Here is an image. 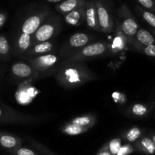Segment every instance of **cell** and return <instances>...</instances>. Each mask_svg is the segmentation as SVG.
Segmentation results:
<instances>
[{
    "instance_id": "6da1fadb",
    "label": "cell",
    "mask_w": 155,
    "mask_h": 155,
    "mask_svg": "<svg viewBox=\"0 0 155 155\" xmlns=\"http://www.w3.org/2000/svg\"><path fill=\"white\" fill-rule=\"evenodd\" d=\"M54 78L61 87L71 90L97 80L98 76L84 62H62L55 71Z\"/></svg>"
},
{
    "instance_id": "7a4b0ae2",
    "label": "cell",
    "mask_w": 155,
    "mask_h": 155,
    "mask_svg": "<svg viewBox=\"0 0 155 155\" xmlns=\"http://www.w3.org/2000/svg\"><path fill=\"white\" fill-rule=\"evenodd\" d=\"M45 119V116L24 113L0 103V124L32 125Z\"/></svg>"
},
{
    "instance_id": "3957f363",
    "label": "cell",
    "mask_w": 155,
    "mask_h": 155,
    "mask_svg": "<svg viewBox=\"0 0 155 155\" xmlns=\"http://www.w3.org/2000/svg\"><path fill=\"white\" fill-rule=\"evenodd\" d=\"M110 49H111L110 44L105 41L89 43L77 53L70 56L62 62H84L85 61L91 60L107 54L110 51Z\"/></svg>"
},
{
    "instance_id": "277c9868",
    "label": "cell",
    "mask_w": 155,
    "mask_h": 155,
    "mask_svg": "<svg viewBox=\"0 0 155 155\" xmlns=\"http://www.w3.org/2000/svg\"><path fill=\"white\" fill-rule=\"evenodd\" d=\"M24 60L39 73V76L47 74L48 71L55 72L62 62L60 56L51 53L28 58Z\"/></svg>"
},
{
    "instance_id": "5b68a950",
    "label": "cell",
    "mask_w": 155,
    "mask_h": 155,
    "mask_svg": "<svg viewBox=\"0 0 155 155\" xmlns=\"http://www.w3.org/2000/svg\"><path fill=\"white\" fill-rule=\"evenodd\" d=\"M62 28L61 21L58 18L46 19L32 35V46L38 43L48 41L60 33Z\"/></svg>"
},
{
    "instance_id": "8992f818",
    "label": "cell",
    "mask_w": 155,
    "mask_h": 155,
    "mask_svg": "<svg viewBox=\"0 0 155 155\" xmlns=\"http://www.w3.org/2000/svg\"><path fill=\"white\" fill-rule=\"evenodd\" d=\"M91 41L90 35L85 33H76L71 35L59 51L62 61L84 47Z\"/></svg>"
},
{
    "instance_id": "52a82bcc",
    "label": "cell",
    "mask_w": 155,
    "mask_h": 155,
    "mask_svg": "<svg viewBox=\"0 0 155 155\" xmlns=\"http://www.w3.org/2000/svg\"><path fill=\"white\" fill-rule=\"evenodd\" d=\"M121 33L126 36L128 43L133 40L139 29L137 21L127 6H124L120 12V22L117 26Z\"/></svg>"
},
{
    "instance_id": "ba28073f",
    "label": "cell",
    "mask_w": 155,
    "mask_h": 155,
    "mask_svg": "<svg viewBox=\"0 0 155 155\" xmlns=\"http://www.w3.org/2000/svg\"><path fill=\"white\" fill-rule=\"evenodd\" d=\"M11 74L19 80H30L40 77L39 73L27 62H15L11 67Z\"/></svg>"
},
{
    "instance_id": "9c48e42d",
    "label": "cell",
    "mask_w": 155,
    "mask_h": 155,
    "mask_svg": "<svg viewBox=\"0 0 155 155\" xmlns=\"http://www.w3.org/2000/svg\"><path fill=\"white\" fill-rule=\"evenodd\" d=\"M48 12H41L35 15H30L23 22L21 27V32L27 34L33 35L42 23L47 19Z\"/></svg>"
},
{
    "instance_id": "30bf717a",
    "label": "cell",
    "mask_w": 155,
    "mask_h": 155,
    "mask_svg": "<svg viewBox=\"0 0 155 155\" xmlns=\"http://www.w3.org/2000/svg\"><path fill=\"white\" fill-rule=\"evenodd\" d=\"M31 46L32 35L21 32L15 37L12 50L15 56L23 58Z\"/></svg>"
},
{
    "instance_id": "8fae6325",
    "label": "cell",
    "mask_w": 155,
    "mask_h": 155,
    "mask_svg": "<svg viewBox=\"0 0 155 155\" xmlns=\"http://www.w3.org/2000/svg\"><path fill=\"white\" fill-rule=\"evenodd\" d=\"M96 8L101 32L111 33L114 30V23L107 9L101 3H98L96 5Z\"/></svg>"
},
{
    "instance_id": "7c38bea8",
    "label": "cell",
    "mask_w": 155,
    "mask_h": 155,
    "mask_svg": "<svg viewBox=\"0 0 155 155\" xmlns=\"http://www.w3.org/2000/svg\"><path fill=\"white\" fill-rule=\"evenodd\" d=\"M54 49V43L51 41H45V42L38 43L34 44L30 48L24 56L23 59H26L28 58L35 57V56H41V55L48 54Z\"/></svg>"
},
{
    "instance_id": "4fadbf2b",
    "label": "cell",
    "mask_w": 155,
    "mask_h": 155,
    "mask_svg": "<svg viewBox=\"0 0 155 155\" xmlns=\"http://www.w3.org/2000/svg\"><path fill=\"white\" fill-rule=\"evenodd\" d=\"M85 21L89 28L95 31L101 32V28L98 23L97 8L92 2H89L86 6V20Z\"/></svg>"
},
{
    "instance_id": "5bb4252c",
    "label": "cell",
    "mask_w": 155,
    "mask_h": 155,
    "mask_svg": "<svg viewBox=\"0 0 155 155\" xmlns=\"http://www.w3.org/2000/svg\"><path fill=\"white\" fill-rule=\"evenodd\" d=\"M22 145V140L20 137L5 132H0V147L11 151Z\"/></svg>"
},
{
    "instance_id": "9a60e30c",
    "label": "cell",
    "mask_w": 155,
    "mask_h": 155,
    "mask_svg": "<svg viewBox=\"0 0 155 155\" xmlns=\"http://www.w3.org/2000/svg\"><path fill=\"white\" fill-rule=\"evenodd\" d=\"M64 21L69 25L77 27L86 20V8L81 6L64 15Z\"/></svg>"
},
{
    "instance_id": "2e32d148",
    "label": "cell",
    "mask_w": 155,
    "mask_h": 155,
    "mask_svg": "<svg viewBox=\"0 0 155 155\" xmlns=\"http://www.w3.org/2000/svg\"><path fill=\"white\" fill-rule=\"evenodd\" d=\"M134 147L145 154H155V144L150 136H142L135 142Z\"/></svg>"
},
{
    "instance_id": "e0dca14e",
    "label": "cell",
    "mask_w": 155,
    "mask_h": 155,
    "mask_svg": "<svg viewBox=\"0 0 155 155\" xmlns=\"http://www.w3.org/2000/svg\"><path fill=\"white\" fill-rule=\"evenodd\" d=\"M132 41L141 44V45L148 46L151 45V44H155V37L154 35L148 30L143 28H139L136 32L133 40L130 42Z\"/></svg>"
},
{
    "instance_id": "ac0fdd59",
    "label": "cell",
    "mask_w": 155,
    "mask_h": 155,
    "mask_svg": "<svg viewBox=\"0 0 155 155\" xmlns=\"http://www.w3.org/2000/svg\"><path fill=\"white\" fill-rule=\"evenodd\" d=\"M70 122L90 129L91 128H92L96 124L97 117L94 114L87 113L72 119H71Z\"/></svg>"
},
{
    "instance_id": "d6986e66",
    "label": "cell",
    "mask_w": 155,
    "mask_h": 155,
    "mask_svg": "<svg viewBox=\"0 0 155 155\" xmlns=\"http://www.w3.org/2000/svg\"><path fill=\"white\" fill-rule=\"evenodd\" d=\"M150 111H151V109L148 105L136 103L130 106L127 110V113L136 118H143L150 113Z\"/></svg>"
},
{
    "instance_id": "ffe728a7",
    "label": "cell",
    "mask_w": 155,
    "mask_h": 155,
    "mask_svg": "<svg viewBox=\"0 0 155 155\" xmlns=\"http://www.w3.org/2000/svg\"><path fill=\"white\" fill-rule=\"evenodd\" d=\"M89 129L83 126H78V125L73 124L71 122H67L61 128V133L67 135H71V136H75V135H82L86 132H87Z\"/></svg>"
},
{
    "instance_id": "44dd1931",
    "label": "cell",
    "mask_w": 155,
    "mask_h": 155,
    "mask_svg": "<svg viewBox=\"0 0 155 155\" xmlns=\"http://www.w3.org/2000/svg\"><path fill=\"white\" fill-rule=\"evenodd\" d=\"M12 47L7 37L0 34V60L8 61L12 57Z\"/></svg>"
},
{
    "instance_id": "7402d4cb",
    "label": "cell",
    "mask_w": 155,
    "mask_h": 155,
    "mask_svg": "<svg viewBox=\"0 0 155 155\" xmlns=\"http://www.w3.org/2000/svg\"><path fill=\"white\" fill-rule=\"evenodd\" d=\"M83 6L80 0H65L57 7V10L62 14H67L73 10Z\"/></svg>"
},
{
    "instance_id": "603a6c76",
    "label": "cell",
    "mask_w": 155,
    "mask_h": 155,
    "mask_svg": "<svg viewBox=\"0 0 155 155\" xmlns=\"http://www.w3.org/2000/svg\"><path fill=\"white\" fill-rule=\"evenodd\" d=\"M129 44L131 45L133 50L142 53V54L150 56V57H155V44L143 46L136 42H133V41L130 42Z\"/></svg>"
},
{
    "instance_id": "cb8c5ba5",
    "label": "cell",
    "mask_w": 155,
    "mask_h": 155,
    "mask_svg": "<svg viewBox=\"0 0 155 155\" xmlns=\"http://www.w3.org/2000/svg\"><path fill=\"white\" fill-rule=\"evenodd\" d=\"M142 130L139 127H133L128 129L122 134V137L125 141L129 143L136 142L139 138L142 137Z\"/></svg>"
},
{
    "instance_id": "d4e9b609",
    "label": "cell",
    "mask_w": 155,
    "mask_h": 155,
    "mask_svg": "<svg viewBox=\"0 0 155 155\" xmlns=\"http://www.w3.org/2000/svg\"><path fill=\"white\" fill-rule=\"evenodd\" d=\"M27 139L30 143V144L34 147L35 150H37V152H39L42 155H57L54 152L51 151V150H49L46 146H45L43 144L39 142V141L35 140L34 138H32L30 137H27Z\"/></svg>"
},
{
    "instance_id": "484cf974",
    "label": "cell",
    "mask_w": 155,
    "mask_h": 155,
    "mask_svg": "<svg viewBox=\"0 0 155 155\" xmlns=\"http://www.w3.org/2000/svg\"><path fill=\"white\" fill-rule=\"evenodd\" d=\"M138 10L144 21L149 24L151 28L155 30V14L142 8H138Z\"/></svg>"
},
{
    "instance_id": "4316f807",
    "label": "cell",
    "mask_w": 155,
    "mask_h": 155,
    "mask_svg": "<svg viewBox=\"0 0 155 155\" xmlns=\"http://www.w3.org/2000/svg\"><path fill=\"white\" fill-rule=\"evenodd\" d=\"M9 152L12 155H40L39 152L36 151L34 150H32L30 148L23 147L22 145L13 149V150Z\"/></svg>"
},
{
    "instance_id": "83f0119b",
    "label": "cell",
    "mask_w": 155,
    "mask_h": 155,
    "mask_svg": "<svg viewBox=\"0 0 155 155\" xmlns=\"http://www.w3.org/2000/svg\"><path fill=\"white\" fill-rule=\"evenodd\" d=\"M107 145H108V148L110 152L111 153L112 155H116L117 153L118 150L120 148L121 145H122V143H121V138H113L112 140H110L108 143H107Z\"/></svg>"
},
{
    "instance_id": "f1b7e54d",
    "label": "cell",
    "mask_w": 155,
    "mask_h": 155,
    "mask_svg": "<svg viewBox=\"0 0 155 155\" xmlns=\"http://www.w3.org/2000/svg\"><path fill=\"white\" fill-rule=\"evenodd\" d=\"M137 1L146 10L155 14V2L154 0H137Z\"/></svg>"
},
{
    "instance_id": "f546056e",
    "label": "cell",
    "mask_w": 155,
    "mask_h": 155,
    "mask_svg": "<svg viewBox=\"0 0 155 155\" xmlns=\"http://www.w3.org/2000/svg\"><path fill=\"white\" fill-rule=\"evenodd\" d=\"M133 150H134V147L128 143V144L121 145L120 148L116 155H130L133 153Z\"/></svg>"
},
{
    "instance_id": "4dcf8cb0",
    "label": "cell",
    "mask_w": 155,
    "mask_h": 155,
    "mask_svg": "<svg viewBox=\"0 0 155 155\" xmlns=\"http://www.w3.org/2000/svg\"><path fill=\"white\" fill-rule=\"evenodd\" d=\"M96 155H112L111 153L110 152V150H109L107 143H106L105 144L103 145V147L98 150Z\"/></svg>"
},
{
    "instance_id": "1f68e13d",
    "label": "cell",
    "mask_w": 155,
    "mask_h": 155,
    "mask_svg": "<svg viewBox=\"0 0 155 155\" xmlns=\"http://www.w3.org/2000/svg\"><path fill=\"white\" fill-rule=\"evenodd\" d=\"M7 21V15L5 12H0V28L3 27Z\"/></svg>"
},
{
    "instance_id": "d6a6232c",
    "label": "cell",
    "mask_w": 155,
    "mask_h": 155,
    "mask_svg": "<svg viewBox=\"0 0 155 155\" xmlns=\"http://www.w3.org/2000/svg\"><path fill=\"white\" fill-rule=\"evenodd\" d=\"M150 138H151V139H152L153 142H154V144H155V133L151 134V135H150Z\"/></svg>"
},
{
    "instance_id": "836d02e7",
    "label": "cell",
    "mask_w": 155,
    "mask_h": 155,
    "mask_svg": "<svg viewBox=\"0 0 155 155\" xmlns=\"http://www.w3.org/2000/svg\"><path fill=\"white\" fill-rule=\"evenodd\" d=\"M47 1L49 2H60L61 0H47Z\"/></svg>"
},
{
    "instance_id": "e575fe53",
    "label": "cell",
    "mask_w": 155,
    "mask_h": 155,
    "mask_svg": "<svg viewBox=\"0 0 155 155\" xmlns=\"http://www.w3.org/2000/svg\"><path fill=\"white\" fill-rule=\"evenodd\" d=\"M151 33H152V34L154 35V36L155 37V30H154V29L151 28Z\"/></svg>"
},
{
    "instance_id": "d590c367",
    "label": "cell",
    "mask_w": 155,
    "mask_h": 155,
    "mask_svg": "<svg viewBox=\"0 0 155 155\" xmlns=\"http://www.w3.org/2000/svg\"><path fill=\"white\" fill-rule=\"evenodd\" d=\"M154 2H155V0H154Z\"/></svg>"
}]
</instances>
